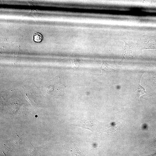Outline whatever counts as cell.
<instances>
[{"label": "cell", "instance_id": "3957f363", "mask_svg": "<svg viewBox=\"0 0 156 156\" xmlns=\"http://www.w3.org/2000/svg\"><path fill=\"white\" fill-rule=\"evenodd\" d=\"M124 42L125 45L122 54V58H131L133 55V46L129 42L124 41Z\"/></svg>", "mask_w": 156, "mask_h": 156}, {"label": "cell", "instance_id": "5b68a950", "mask_svg": "<svg viewBox=\"0 0 156 156\" xmlns=\"http://www.w3.org/2000/svg\"><path fill=\"white\" fill-rule=\"evenodd\" d=\"M142 50L156 49V40L151 38L146 40L142 44Z\"/></svg>", "mask_w": 156, "mask_h": 156}, {"label": "cell", "instance_id": "277c9868", "mask_svg": "<svg viewBox=\"0 0 156 156\" xmlns=\"http://www.w3.org/2000/svg\"><path fill=\"white\" fill-rule=\"evenodd\" d=\"M143 74V73H142V75H140L139 77L137 86L135 91V97H136L139 101V98L140 97L141 95L144 94H146L148 95L151 96L147 93V92L145 91L144 88L142 87L140 84V82L141 77Z\"/></svg>", "mask_w": 156, "mask_h": 156}, {"label": "cell", "instance_id": "52a82bcc", "mask_svg": "<svg viewBox=\"0 0 156 156\" xmlns=\"http://www.w3.org/2000/svg\"><path fill=\"white\" fill-rule=\"evenodd\" d=\"M34 40L37 42H41L43 38L42 36L39 33H36L34 34Z\"/></svg>", "mask_w": 156, "mask_h": 156}, {"label": "cell", "instance_id": "8992f818", "mask_svg": "<svg viewBox=\"0 0 156 156\" xmlns=\"http://www.w3.org/2000/svg\"><path fill=\"white\" fill-rule=\"evenodd\" d=\"M102 74L97 75H101L105 77L110 75L112 73L111 66L106 62H103L101 67Z\"/></svg>", "mask_w": 156, "mask_h": 156}, {"label": "cell", "instance_id": "6da1fadb", "mask_svg": "<svg viewBox=\"0 0 156 156\" xmlns=\"http://www.w3.org/2000/svg\"><path fill=\"white\" fill-rule=\"evenodd\" d=\"M45 90L47 92L54 95H64L65 86L61 82L60 78L56 76L45 84Z\"/></svg>", "mask_w": 156, "mask_h": 156}, {"label": "cell", "instance_id": "7a4b0ae2", "mask_svg": "<svg viewBox=\"0 0 156 156\" xmlns=\"http://www.w3.org/2000/svg\"><path fill=\"white\" fill-rule=\"evenodd\" d=\"M95 125L94 121L90 119H87L77 121L74 125L81 127L83 129H88L93 131L95 129Z\"/></svg>", "mask_w": 156, "mask_h": 156}]
</instances>
